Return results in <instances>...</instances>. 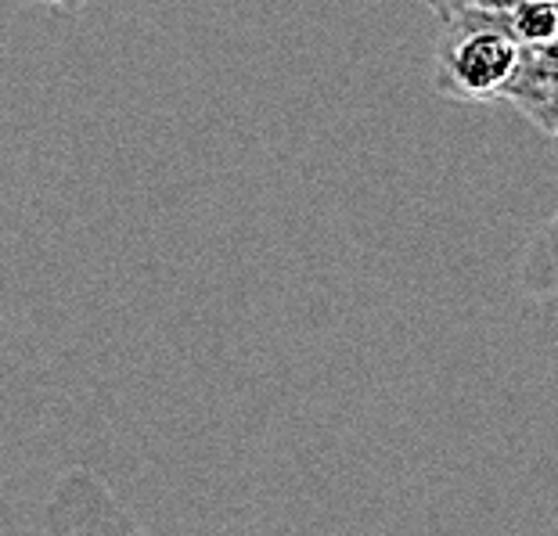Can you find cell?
<instances>
[{
    "instance_id": "3957f363",
    "label": "cell",
    "mask_w": 558,
    "mask_h": 536,
    "mask_svg": "<svg viewBox=\"0 0 558 536\" xmlns=\"http://www.w3.org/2000/svg\"><path fill=\"white\" fill-rule=\"evenodd\" d=\"M505 22L519 47H548L558 40L555 0H519L515 8L505 11Z\"/></svg>"
},
{
    "instance_id": "7a4b0ae2",
    "label": "cell",
    "mask_w": 558,
    "mask_h": 536,
    "mask_svg": "<svg viewBox=\"0 0 558 536\" xmlns=\"http://www.w3.org/2000/svg\"><path fill=\"white\" fill-rule=\"evenodd\" d=\"M515 281L530 300L558 306V209L533 231L526 248H522Z\"/></svg>"
},
{
    "instance_id": "8992f818",
    "label": "cell",
    "mask_w": 558,
    "mask_h": 536,
    "mask_svg": "<svg viewBox=\"0 0 558 536\" xmlns=\"http://www.w3.org/2000/svg\"><path fill=\"white\" fill-rule=\"evenodd\" d=\"M83 4H87V0H80V8H83Z\"/></svg>"
},
{
    "instance_id": "6da1fadb",
    "label": "cell",
    "mask_w": 558,
    "mask_h": 536,
    "mask_svg": "<svg viewBox=\"0 0 558 536\" xmlns=\"http://www.w3.org/2000/svg\"><path fill=\"white\" fill-rule=\"evenodd\" d=\"M519 58L522 47L508 33L505 11H458L444 19L429 83L447 101H501Z\"/></svg>"
},
{
    "instance_id": "5b68a950",
    "label": "cell",
    "mask_w": 558,
    "mask_h": 536,
    "mask_svg": "<svg viewBox=\"0 0 558 536\" xmlns=\"http://www.w3.org/2000/svg\"><path fill=\"white\" fill-rule=\"evenodd\" d=\"M40 4H54V8H65V11H80V0H40Z\"/></svg>"
},
{
    "instance_id": "277c9868",
    "label": "cell",
    "mask_w": 558,
    "mask_h": 536,
    "mask_svg": "<svg viewBox=\"0 0 558 536\" xmlns=\"http://www.w3.org/2000/svg\"><path fill=\"white\" fill-rule=\"evenodd\" d=\"M422 4L444 22L450 15H458V11H508V8H515L519 0H422Z\"/></svg>"
},
{
    "instance_id": "52a82bcc",
    "label": "cell",
    "mask_w": 558,
    "mask_h": 536,
    "mask_svg": "<svg viewBox=\"0 0 558 536\" xmlns=\"http://www.w3.org/2000/svg\"><path fill=\"white\" fill-rule=\"evenodd\" d=\"M555 11H558V0H555Z\"/></svg>"
}]
</instances>
